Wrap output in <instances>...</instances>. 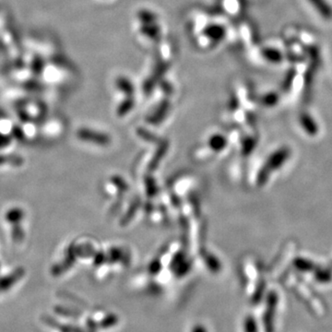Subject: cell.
I'll return each instance as SVG.
<instances>
[{
    "instance_id": "cell-5",
    "label": "cell",
    "mask_w": 332,
    "mask_h": 332,
    "mask_svg": "<svg viewBox=\"0 0 332 332\" xmlns=\"http://www.w3.org/2000/svg\"><path fill=\"white\" fill-rule=\"evenodd\" d=\"M266 56L269 57L270 60L273 62H280L281 60V58H282L281 52L278 51V50H274V49H271V50L267 51Z\"/></svg>"
},
{
    "instance_id": "cell-6",
    "label": "cell",
    "mask_w": 332,
    "mask_h": 332,
    "mask_svg": "<svg viewBox=\"0 0 332 332\" xmlns=\"http://www.w3.org/2000/svg\"><path fill=\"white\" fill-rule=\"evenodd\" d=\"M117 320H118L117 317H115V316H108V317L103 318V320H102L101 327L104 328V329H107V328H110V327H112V326L116 324Z\"/></svg>"
},
{
    "instance_id": "cell-2",
    "label": "cell",
    "mask_w": 332,
    "mask_h": 332,
    "mask_svg": "<svg viewBox=\"0 0 332 332\" xmlns=\"http://www.w3.org/2000/svg\"><path fill=\"white\" fill-rule=\"evenodd\" d=\"M307 1L321 18L327 21L332 20V6L328 0H307Z\"/></svg>"
},
{
    "instance_id": "cell-3",
    "label": "cell",
    "mask_w": 332,
    "mask_h": 332,
    "mask_svg": "<svg viewBox=\"0 0 332 332\" xmlns=\"http://www.w3.org/2000/svg\"><path fill=\"white\" fill-rule=\"evenodd\" d=\"M277 300L273 299V302H270L268 304V310L265 312L263 316V325L266 332H274V319H275V312H276Z\"/></svg>"
},
{
    "instance_id": "cell-4",
    "label": "cell",
    "mask_w": 332,
    "mask_h": 332,
    "mask_svg": "<svg viewBox=\"0 0 332 332\" xmlns=\"http://www.w3.org/2000/svg\"><path fill=\"white\" fill-rule=\"evenodd\" d=\"M244 332H259L257 321L253 316H247L244 320Z\"/></svg>"
},
{
    "instance_id": "cell-1",
    "label": "cell",
    "mask_w": 332,
    "mask_h": 332,
    "mask_svg": "<svg viewBox=\"0 0 332 332\" xmlns=\"http://www.w3.org/2000/svg\"><path fill=\"white\" fill-rule=\"evenodd\" d=\"M24 274L25 271L24 269L19 268L16 271H12L10 274L0 278V294L7 292L12 286L15 285L24 277Z\"/></svg>"
},
{
    "instance_id": "cell-7",
    "label": "cell",
    "mask_w": 332,
    "mask_h": 332,
    "mask_svg": "<svg viewBox=\"0 0 332 332\" xmlns=\"http://www.w3.org/2000/svg\"><path fill=\"white\" fill-rule=\"evenodd\" d=\"M208 332V331L206 330V328L202 325H197L195 326L193 329H192V332Z\"/></svg>"
}]
</instances>
